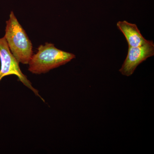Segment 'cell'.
<instances>
[{"instance_id": "6da1fadb", "label": "cell", "mask_w": 154, "mask_h": 154, "mask_svg": "<svg viewBox=\"0 0 154 154\" xmlns=\"http://www.w3.org/2000/svg\"><path fill=\"white\" fill-rule=\"evenodd\" d=\"M4 37L11 52L19 63L28 64L33 55V45L13 11L6 22Z\"/></svg>"}, {"instance_id": "7a4b0ae2", "label": "cell", "mask_w": 154, "mask_h": 154, "mask_svg": "<svg viewBox=\"0 0 154 154\" xmlns=\"http://www.w3.org/2000/svg\"><path fill=\"white\" fill-rule=\"evenodd\" d=\"M28 64V70L35 74L45 73L51 70L65 64L75 58L71 53L58 49L52 43L46 42L37 48Z\"/></svg>"}, {"instance_id": "3957f363", "label": "cell", "mask_w": 154, "mask_h": 154, "mask_svg": "<svg viewBox=\"0 0 154 154\" xmlns=\"http://www.w3.org/2000/svg\"><path fill=\"white\" fill-rule=\"evenodd\" d=\"M0 82L4 77L9 75H16L19 81L23 85L33 91L36 96L45 102L44 99L39 95L38 90L33 88L32 84L20 69L19 63L12 54L5 37L0 38Z\"/></svg>"}, {"instance_id": "277c9868", "label": "cell", "mask_w": 154, "mask_h": 154, "mask_svg": "<svg viewBox=\"0 0 154 154\" xmlns=\"http://www.w3.org/2000/svg\"><path fill=\"white\" fill-rule=\"evenodd\" d=\"M154 55V44L152 41H148L147 43L139 47L128 46L127 56L119 71L123 75L130 76L139 65Z\"/></svg>"}, {"instance_id": "5b68a950", "label": "cell", "mask_w": 154, "mask_h": 154, "mask_svg": "<svg viewBox=\"0 0 154 154\" xmlns=\"http://www.w3.org/2000/svg\"><path fill=\"white\" fill-rule=\"evenodd\" d=\"M117 27L124 34L128 46L139 47L146 44L149 41L144 38L136 24L126 21H119L117 23Z\"/></svg>"}]
</instances>
